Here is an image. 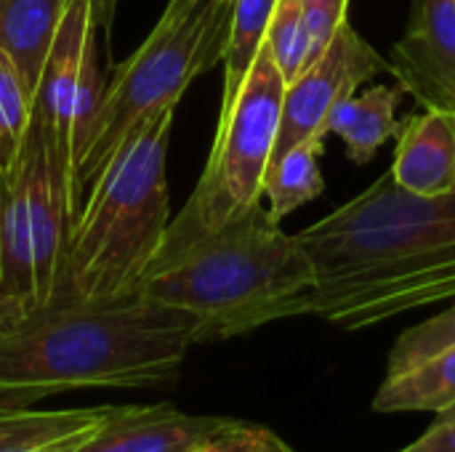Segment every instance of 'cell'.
Instances as JSON below:
<instances>
[{
	"label": "cell",
	"instance_id": "8992f818",
	"mask_svg": "<svg viewBox=\"0 0 455 452\" xmlns=\"http://www.w3.org/2000/svg\"><path fill=\"white\" fill-rule=\"evenodd\" d=\"M75 216L72 168L32 128L19 163L0 176V290L24 314L59 301Z\"/></svg>",
	"mask_w": 455,
	"mask_h": 452
},
{
	"label": "cell",
	"instance_id": "9c48e42d",
	"mask_svg": "<svg viewBox=\"0 0 455 452\" xmlns=\"http://www.w3.org/2000/svg\"><path fill=\"white\" fill-rule=\"evenodd\" d=\"M384 69L387 61L381 59V53L349 21H344L323 56L312 67H307L291 85H285L272 160L301 141H325V123L331 109L339 101L355 96L360 85H365Z\"/></svg>",
	"mask_w": 455,
	"mask_h": 452
},
{
	"label": "cell",
	"instance_id": "484cf974",
	"mask_svg": "<svg viewBox=\"0 0 455 452\" xmlns=\"http://www.w3.org/2000/svg\"><path fill=\"white\" fill-rule=\"evenodd\" d=\"M21 314H24V312H21V306H19V304H13V301L0 290V333H3L5 328H11Z\"/></svg>",
	"mask_w": 455,
	"mask_h": 452
},
{
	"label": "cell",
	"instance_id": "3957f363",
	"mask_svg": "<svg viewBox=\"0 0 455 452\" xmlns=\"http://www.w3.org/2000/svg\"><path fill=\"white\" fill-rule=\"evenodd\" d=\"M312 290L304 245L259 202L211 232H165L133 296L189 314L211 344L309 314Z\"/></svg>",
	"mask_w": 455,
	"mask_h": 452
},
{
	"label": "cell",
	"instance_id": "ffe728a7",
	"mask_svg": "<svg viewBox=\"0 0 455 452\" xmlns=\"http://www.w3.org/2000/svg\"><path fill=\"white\" fill-rule=\"evenodd\" d=\"M264 45L269 48L285 85L309 67V29L301 0H277Z\"/></svg>",
	"mask_w": 455,
	"mask_h": 452
},
{
	"label": "cell",
	"instance_id": "30bf717a",
	"mask_svg": "<svg viewBox=\"0 0 455 452\" xmlns=\"http://www.w3.org/2000/svg\"><path fill=\"white\" fill-rule=\"evenodd\" d=\"M387 69L424 109L455 112V0H413Z\"/></svg>",
	"mask_w": 455,
	"mask_h": 452
},
{
	"label": "cell",
	"instance_id": "603a6c76",
	"mask_svg": "<svg viewBox=\"0 0 455 452\" xmlns=\"http://www.w3.org/2000/svg\"><path fill=\"white\" fill-rule=\"evenodd\" d=\"M443 418L421 434L413 445L400 452H455V408L440 413Z\"/></svg>",
	"mask_w": 455,
	"mask_h": 452
},
{
	"label": "cell",
	"instance_id": "8fae6325",
	"mask_svg": "<svg viewBox=\"0 0 455 452\" xmlns=\"http://www.w3.org/2000/svg\"><path fill=\"white\" fill-rule=\"evenodd\" d=\"M224 418L192 416L168 402L109 408L75 452H192Z\"/></svg>",
	"mask_w": 455,
	"mask_h": 452
},
{
	"label": "cell",
	"instance_id": "44dd1931",
	"mask_svg": "<svg viewBox=\"0 0 455 452\" xmlns=\"http://www.w3.org/2000/svg\"><path fill=\"white\" fill-rule=\"evenodd\" d=\"M455 346V304L437 317H429L413 328H408L392 346L387 376L405 373L448 349Z\"/></svg>",
	"mask_w": 455,
	"mask_h": 452
},
{
	"label": "cell",
	"instance_id": "52a82bcc",
	"mask_svg": "<svg viewBox=\"0 0 455 452\" xmlns=\"http://www.w3.org/2000/svg\"><path fill=\"white\" fill-rule=\"evenodd\" d=\"M283 96L285 80L269 48L261 45L240 91L221 107L219 131L195 192L165 232H211L261 202L264 173L280 131Z\"/></svg>",
	"mask_w": 455,
	"mask_h": 452
},
{
	"label": "cell",
	"instance_id": "2e32d148",
	"mask_svg": "<svg viewBox=\"0 0 455 452\" xmlns=\"http://www.w3.org/2000/svg\"><path fill=\"white\" fill-rule=\"evenodd\" d=\"M455 408V346L405 370L387 376L373 397L376 413H445Z\"/></svg>",
	"mask_w": 455,
	"mask_h": 452
},
{
	"label": "cell",
	"instance_id": "d4e9b609",
	"mask_svg": "<svg viewBox=\"0 0 455 452\" xmlns=\"http://www.w3.org/2000/svg\"><path fill=\"white\" fill-rule=\"evenodd\" d=\"M304 11H323L333 19H347V8H349V0H301Z\"/></svg>",
	"mask_w": 455,
	"mask_h": 452
},
{
	"label": "cell",
	"instance_id": "9a60e30c",
	"mask_svg": "<svg viewBox=\"0 0 455 452\" xmlns=\"http://www.w3.org/2000/svg\"><path fill=\"white\" fill-rule=\"evenodd\" d=\"M403 88L392 85H373L365 88L363 96H349L339 101L325 123L328 133L344 139L347 157L357 165H365L376 157L381 144L397 136V107L403 101Z\"/></svg>",
	"mask_w": 455,
	"mask_h": 452
},
{
	"label": "cell",
	"instance_id": "6da1fadb",
	"mask_svg": "<svg viewBox=\"0 0 455 452\" xmlns=\"http://www.w3.org/2000/svg\"><path fill=\"white\" fill-rule=\"evenodd\" d=\"M296 237L315 266L309 314L344 330L455 298V192L421 197L387 170Z\"/></svg>",
	"mask_w": 455,
	"mask_h": 452
},
{
	"label": "cell",
	"instance_id": "5b68a950",
	"mask_svg": "<svg viewBox=\"0 0 455 452\" xmlns=\"http://www.w3.org/2000/svg\"><path fill=\"white\" fill-rule=\"evenodd\" d=\"M232 3L168 0L147 40L101 85L72 168L77 208L112 157L149 120L176 109L184 91L224 59Z\"/></svg>",
	"mask_w": 455,
	"mask_h": 452
},
{
	"label": "cell",
	"instance_id": "cb8c5ba5",
	"mask_svg": "<svg viewBox=\"0 0 455 452\" xmlns=\"http://www.w3.org/2000/svg\"><path fill=\"white\" fill-rule=\"evenodd\" d=\"M115 8H117V0H88V13H91V21L96 27V32H107L112 29V19H115Z\"/></svg>",
	"mask_w": 455,
	"mask_h": 452
},
{
	"label": "cell",
	"instance_id": "5bb4252c",
	"mask_svg": "<svg viewBox=\"0 0 455 452\" xmlns=\"http://www.w3.org/2000/svg\"><path fill=\"white\" fill-rule=\"evenodd\" d=\"M107 408H0V452H75Z\"/></svg>",
	"mask_w": 455,
	"mask_h": 452
},
{
	"label": "cell",
	"instance_id": "7402d4cb",
	"mask_svg": "<svg viewBox=\"0 0 455 452\" xmlns=\"http://www.w3.org/2000/svg\"><path fill=\"white\" fill-rule=\"evenodd\" d=\"M192 452H296L275 432L245 424L237 418H224V424L203 440Z\"/></svg>",
	"mask_w": 455,
	"mask_h": 452
},
{
	"label": "cell",
	"instance_id": "d6986e66",
	"mask_svg": "<svg viewBox=\"0 0 455 452\" xmlns=\"http://www.w3.org/2000/svg\"><path fill=\"white\" fill-rule=\"evenodd\" d=\"M32 131V96L13 59L0 48V176L8 173Z\"/></svg>",
	"mask_w": 455,
	"mask_h": 452
},
{
	"label": "cell",
	"instance_id": "e0dca14e",
	"mask_svg": "<svg viewBox=\"0 0 455 452\" xmlns=\"http://www.w3.org/2000/svg\"><path fill=\"white\" fill-rule=\"evenodd\" d=\"M323 149L325 141H301L269 163L264 173V197L269 200L272 218L283 221L285 216L323 194L325 181L317 165Z\"/></svg>",
	"mask_w": 455,
	"mask_h": 452
},
{
	"label": "cell",
	"instance_id": "ba28073f",
	"mask_svg": "<svg viewBox=\"0 0 455 452\" xmlns=\"http://www.w3.org/2000/svg\"><path fill=\"white\" fill-rule=\"evenodd\" d=\"M96 37L88 0H69L32 93V128L69 168L101 93Z\"/></svg>",
	"mask_w": 455,
	"mask_h": 452
},
{
	"label": "cell",
	"instance_id": "7a4b0ae2",
	"mask_svg": "<svg viewBox=\"0 0 455 452\" xmlns=\"http://www.w3.org/2000/svg\"><path fill=\"white\" fill-rule=\"evenodd\" d=\"M197 344L189 314L139 296L53 304L0 333V408H32L80 389L160 386Z\"/></svg>",
	"mask_w": 455,
	"mask_h": 452
},
{
	"label": "cell",
	"instance_id": "277c9868",
	"mask_svg": "<svg viewBox=\"0 0 455 452\" xmlns=\"http://www.w3.org/2000/svg\"><path fill=\"white\" fill-rule=\"evenodd\" d=\"M171 128L173 109L149 120L83 197L69 229L56 304L133 296L171 224L165 178Z\"/></svg>",
	"mask_w": 455,
	"mask_h": 452
},
{
	"label": "cell",
	"instance_id": "7c38bea8",
	"mask_svg": "<svg viewBox=\"0 0 455 452\" xmlns=\"http://www.w3.org/2000/svg\"><path fill=\"white\" fill-rule=\"evenodd\" d=\"M392 178L421 197L455 192V112L427 109L397 131Z\"/></svg>",
	"mask_w": 455,
	"mask_h": 452
},
{
	"label": "cell",
	"instance_id": "4fadbf2b",
	"mask_svg": "<svg viewBox=\"0 0 455 452\" xmlns=\"http://www.w3.org/2000/svg\"><path fill=\"white\" fill-rule=\"evenodd\" d=\"M69 0H0V48L13 59L29 96L59 32Z\"/></svg>",
	"mask_w": 455,
	"mask_h": 452
},
{
	"label": "cell",
	"instance_id": "ac0fdd59",
	"mask_svg": "<svg viewBox=\"0 0 455 452\" xmlns=\"http://www.w3.org/2000/svg\"><path fill=\"white\" fill-rule=\"evenodd\" d=\"M277 0H235L229 16V35L224 48V93L221 107L235 99L245 75L253 67L256 53L264 45L267 27L272 21Z\"/></svg>",
	"mask_w": 455,
	"mask_h": 452
}]
</instances>
